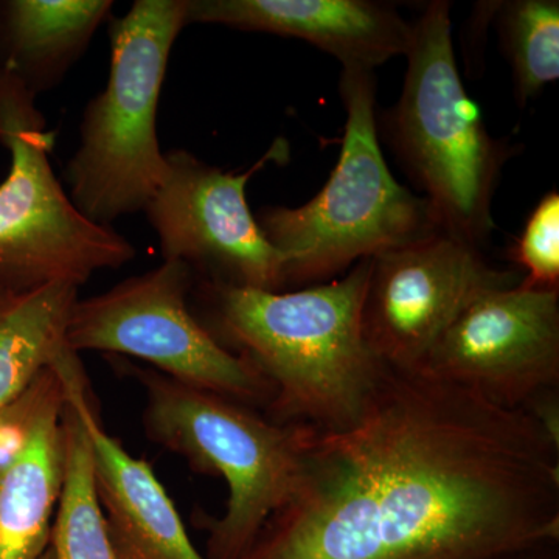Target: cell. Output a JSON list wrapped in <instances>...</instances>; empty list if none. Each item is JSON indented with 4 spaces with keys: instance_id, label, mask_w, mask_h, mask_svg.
I'll use <instances>...</instances> for the list:
<instances>
[{
    "instance_id": "cell-13",
    "label": "cell",
    "mask_w": 559,
    "mask_h": 559,
    "mask_svg": "<svg viewBox=\"0 0 559 559\" xmlns=\"http://www.w3.org/2000/svg\"><path fill=\"white\" fill-rule=\"evenodd\" d=\"M66 400L90 437L95 485L120 559H207L191 543L182 518L148 462L110 436L92 400L80 356L58 359Z\"/></svg>"
},
{
    "instance_id": "cell-2",
    "label": "cell",
    "mask_w": 559,
    "mask_h": 559,
    "mask_svg": "<svg viewBox=\"0 0 559 559\" xmlns=\"http://www.w3.org/2000/svg\"><path fill=\"white\" fill-rule=\"evenodd\" d=\"M370 260L340 278L278 293L198 282L201 308L191 311L270 381L274 421L344 429L369 403L385 370L362 330Z\"/></svg>"
},
{
    "instance_id": "cell-18",
    "label": "cell",
    "mask_w": 559,
    "mask_h": 559,
    "mask_svg": "<svg viewBox=\"0 0 559 559\" xmlns=\"http://www.w3.org/2000/svg\"><path fill=\"white\" fill-rule=\"evenodd\" d=\"M520 108L559 79L558 0H507L495 10Z\"/></svg>"
},
{
    "instance_id": "cell-7",
    "label": "cell",
    "mask_w": 559,
    "mask_h": 559,
    "mask_svg": "<svg viewBox=\"0 0 559 559\" xmlns=\"http://www.w3.org/2000/svg\"><path fill=\"white\" fill-rule=\"evenodd\" d=\"M0 143L10 168L0 183V289L80 288L97 272L120 270L135 249L112 227L75 207L50 164L55 132L31 92L0 72Z\"/></svg>"
},
{
    "instance_id": "cell-5",
    "label": "cell",
    "mask_w": 559,
    "mask_h": 559,
    "mask_svg": "<svg viewBox=\"0 0 559 559\" xmlns=\"http://www.w3.org/2000/svg\"><path fill=\"white\" fill-rule=\"evenodd\" d=\"M187 27L186 0H135L110 21V68L80 124V145L64 170L68 194L86 218L143 212L167 171L157 108L173 46Z\"/></svg>"
},
{
    "instance_id": "cell-3",
    "label": "cell",
    "mask_w": 559,
    "mask_h": 559,
    "mask_svg": "<svg viewBox=\"0 0 559 559\" xmlns=\"http://www.w3.org/2000/svg\"><path fill=\"white\" fill-rule=\"evenodd\" d=\"M340 92L347 119L325 187L300 207H263L255 216L282 259L285 290L330 282L359 261L443 231L429 202L389 170L374 72L342 69Z\"/></svg>"
},
{
    "instance_id": "cell-9",
    "label": "cell",
    "mask_w": 559,
    "mask_h": 559,
    "mask_svg": "<svg viewBox=\"0 0 559 559\" xmlns=\"http://www.w3.org/2000/svg\"><path fill=\"white\" fill-rule=\"evenodd\" d=\"M167 154V171L143 212L159 238L164 261H180L198 282L285 290L282 259L250 212L246 187L271 162L289 157L277 140L253 167L230 173L186 150Z\"/></svg>"
},
{
    "instance_id": "cell-21",
    "label": "cell",
    "mask_w": 559,
    "mask_h": 559,
    "mask_svg": "<svg viewBox=\"0 0 559 559\" xmlns=\"http://www.w3.org/2000/svg\"><path fill=\"white\" fill-rule=\"evenodd\" d=\"M10 409L9 406L0 409V443L5 439L7 429H9Z\"/></svg>"
},
{
    "instance_id": "cell-15",
    "label": "cell",
    "mask_w": 559,
    "mask_h": 559,
    "mask_svg": "<svg viewBox=\"0 0 559 559\" xmlns=\"http://www.w3.org/2000/svg\"><path fill=\"white\" fill-rule=\"evenodd\" d=\"M112 0H0V72L38 98L66 79Z\"/></svg>"
},
{
    "instance_id": "cell-12",
    "label": "cell",
    "mask_w": 559,
    "mask_h": 559,
    "mask_svg": "<svg viewBox=\"0 0 559 559\" xmlns=\"http://www.w3.org/2000/svg\"><path fill=\"white\" fill-rule=\"evenodd\" d=\"M57 362L9 406L0 443V559H39L50 546L64 480L66 395Z\"/></svg>"
},
{
    "instance_id": "cell-20",
    "label": "cell",
    "mask_w": 559,
    "mask_h": 559,
    "mask_svg": "<svg viewBox=\"0 0 559 559\" xmlns=\"http://www.w3.org/2000/svg\"><path fill=\"white\" fill-rule=\"evenodd\" d=\"M518 559H558V544L540 547V549L530 551V554Z\"/></svg>"
},
{
    "instance_id": "cell-8",
    "label": "cell",
    "mask_w": 559,
    "mask_h": 559,
    "mask_svg": "<svg viewBox=\"0 0 559 559\" xmlns=\"http://www.w3.org/2000/svg\"><path fill=\"white\" fill-rule=\"evenodd\" d=\"M194 277L180 261L76 299L66 341L73 353L135 358L191 388L248 406H270L274 389L259 369L221 345L190 308Z\"/></svg>"
},
{
    "instance_id": "cell-22",
    "label": "cell",
    "mask_w": 559,
    "mask_h": 559,
    "mask_svg": "<svg viewBox=\"0 0 559 559\" xmlns=\"http://www.w3.org/2000/svg\"><path fill=\"white\" fill-rule=\"evenodd\" d=\"M39 559H51V551L50 549L46 550V554L43 555Z\"/></svg>"
},
{
    "instance_id": "cell-14",
    "label": "cell",
    "mask_w": 559,
    "mask_h": 559,
    "mask_svg": "<svg viewBox=\"0 0 559 559\" xmlns=\"http://www.w3.org/2000/svg\"><path fill=\"white\" fill-rule=\"evenodd\" d=\"M186 24L307 40L342 69L373 72L409 49L412 22L373 0H186Z\"/></svg>"
},
{
    "instance_id": "cell-11",
    "label": "cell",
    "mask_w": 559,
    "mask_h": 559,
    "mask_svg": "<svg viewBox=\"0 0 559 559\" xmlns=\"http://www.w3.org/2000/svg\"><path fill=\"white\" fill-rule=\"evenodd\" d=\"M417 370L522 409L559 385V289L485 290L437 341Z\"/></svg>"
},
{
    "instance_id": "cell-16",
    "label": "cell",
    "mask_w": 559,
    "mask_h": 559,
    "mask_svg": "<svg viewBox=\"0 0 559 559\" xmlns=\"http://www.w3.org/2000/svg\"><path fill=\"white\" fill-rule=\"evenodd\" d=\"M79 288L49 285L0 289V409L20 399L68 349V323Z\"/></svg>"
},
{
    "instance_id": "cell-19",
    "label": "cell",
    "mask_w": 559,
    "mask_h": 559,
    "mask_svg": "<svg viewBox=\"0 0 559 559\" xmlns=\"http://www.w3.org/2000/svg\"><path fill=\"white\" fill-rule=\"evenodd\" d=\"M513 260L527 272L521 280L528 288L559 289V194L549 191L530 213Z\"/></svg>"
},
{
    "instance_id": "cell-17",
    "label": "cell",
    "mask_w": 559,
    "mask_h": 559,
    "mask_svg": "<svg viewBox=\"0 0 559 559\" xmlns=\"http://www.w3.org/2000/svg\"><path fill=\"white\" fill-rule=\"evenodd\" d=\"M62 425L64 480L51 525V559H120L98 499L90 437L68 400Z\"/></svg>"
},
{
    "instance_id": "cell-4",
    "label": "cell",
    "mask_w": 559,
    "mask_h": 559,
    "mask_svg": "<svg viewBox=\"0 0 559 559\" xmlns=\"http://www.w3.org/2000/svg\"><path fill=\"white\" fill-rule=\"evenodd\" d=\"M404 57L403 91L378 117V130L441 230L480 248L496 229L492 198L516 145L489 134L463 86L450 2L432 0L412 21Z\"/></svg>"
},
{
    "instance_id": "cell-1",
    "label": "cell",
    "mask_w": 559,
    "mask_h": 559,
    "mask_svg": "<svg viewBox=\"0 0 559 559\" xmlns=\"http://www.w3.org/2000/svg\"><path fill=\"white\" fill-rule=\"evenodd\" d=\"M559 543V447L527 409L385 367L353 425L308 429L242 559H518Z\"/></svg>"
},
{
    "instance_id": "cell-6",
    "label": "cell",
    "mask_w": 559,
    "mask_h": 559,
    "mask_svg": "<svg viewBox=\"0 0 559 559\" xmlns=\"http://www.w3.org/2000/svg\"><path fill=\"white\" fill-rule=\"evenodd\" d=\"M145 392L146 436L226 481V511L207 521V559H242L293 495L308 426L282 425L248 404L131 367Z\"/></svg>"
},
{
    "instance_id": "cell-10",
    "label": "cell",
    "mask_w": 559,
    "mask_h": 559,
    "mask_svg": "<svg viewBox=\"0 0 559 559\" xmlns=\"http://www.w3.org/2000/svg\"><path fill=\"white\" fill-rule=\"evenodd\" d=\"M520 277L491 266L479 246L447 231L388 250L370 260L364 336L382 366L417 370L471 301Z\"/></svg>"
}]
</instances>
